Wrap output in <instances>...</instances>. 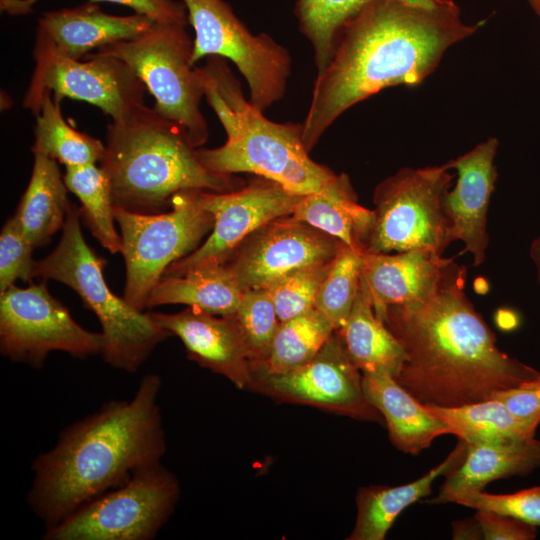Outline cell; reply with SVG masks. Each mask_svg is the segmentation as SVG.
Returning <instances> with one entry per match:
<instances>
[{"mask_svg": "<svg viewBox=\"0 0 540 540\" xmlns=\"http://www.w3.org/2000/svg\"><path fill=\"white\" fill-rule=\"evenodd\" d=\"M466 274L447 258L429 298L390 306L382 318L405 352L394 378L423 405L457 407L540 382V371L497 347L466 295Z\"/></svg>", "mask_w": 540, "mask_h": 540, "instance_id": "cell-1", "label": "cell"}, {"mask_svg": "<svg viewBox=\"0 0 540 540\" xmlns=\"http://www.w3.org/2000/svg\"><path fill=\"white\" fill-rule=\"evenodd\" d=\"M485 21L466 24L452 0L427 8L400 0H369L343 27L327 66L317 73L302 124L310 152L347 109L382 89L417 85L445 51Z\"/></svg>", "mask_w": 540, "mask_h": 540, "instance_id": "cell-2", "label": "cell"}, {"mask_svg": "<svg viewBox=\"0 0 540 540\" xmlns=\"http://www.w3.org/2000/svg\"><path fill=\"white\" fill-rule=\"evenodd\" d=\"M161 384L159 375L146 374L131 399L105 402L65 427L54 447L34 459L27 503L45 529L134 471L161 462L167 447Z\"/></svg>", "mask_w": 540, "mask_h": 540, "instance_id": "cell-3", "label": "cell"}, {"mask_svg": "<svg viewBox=\"0 0 540 540\" xmlns=\"http://www.w3.org/2000/svg\"><path fill=\"white\" fill-rule=\"evenodd\" d=\"M204 96L220 120L226 142L197 148L201 163L219 175L252 173L296 195L353 193L348 177L316 163L302 141L301 123L267 119L243 94L239 80L222 57L198 67Z\"/></svg>", "mask_w": 540, "mask_h": 540, "instance_id": "cell-4", "label": "cell"}, {"mask_svg": "<svg viewBox=\"0 0 540 540\" xmlns=\"http://www.w3.org/2000/svg\"><path fill=\"white\" fill-rule=\"evenodd\" d=\"M100 163L113 206L142 214L166 211L181 191L223 193L240 185L232 175L209 171L184 130L146 105L107 126Z\"/></svg>", "mask_w": 540, "mask_h": 540, "instance_id": "cell-5", "label": "cell"}, {"mask_svg": "<svg viewBox=\"0 0 540 540\" xmlns=\"http://www.w3.org/2000/svg\"><path fill=\"white\" fill-rule=\"evenodd\" d=\"M80 219L79 208L71 202L58 245L48 256L35 261L33 277L56 280L73 289L100 322L105 362L115 369L136 372L156 346L171 335L150 312L136 309L110 290L103 275L106 260L85 241Z\"/></svg>", "mask_w": 540, "mask_h": 540, "instance_id": "cell-6", "label": "cell"}, {"mask_svg": "<svg viewBox=\"0 0 540 540\" xmlns=\"http://www.w3.org/2000/svg\"><path fill=\"white\" fill-rule=\"evenodd\" d=\"M205 190L176 193L169 211L153 214L113 206L125 261L124 298L136 309H146L148 297L175 261L193 252L214 226Z\"/></svg>", "mask_w": 540, "mask_h": 540, "instance_id": "cell-7", "label": "cell"}, {"mask_svg": "<svg viewBox=\"0 0 540 540\" xmlns=\"http://www.w3.org/2000/svg\"><path fill=\"white\" fill-rule=\"evenodd\" d=\"M192 51L186 26L155 22L139 37L95 53L126 62L153 95V108L181 127L192 145L200 148L208 139V125L200 111L204 87L199 68L191 63Z\"/></svg>", "mask_w": 540, "mask_h": 540, "instance_id": "cell-8", "label": "cell"}, {"mask_svg": "<svg viewBox=\"0 0 540 540\" xmlns=\"http://www.w3.org/2000/svg\"><path fill=\"white\" fill-rule=\"evenodd\" d=\"M446 164L402 168L374 191L373 221L363 252L427 249L442 256L450 245L445 197L452 175Z\"/></svg>", "mask_w": 540, "mask_h": 540, "instance_id": "cell-9", "label": "cell"}, {"mask_svg": "<svg viewBox=\"0 0 540 540\" xmlns=\"http://www.w3.org/2000/svg\"><path fill=\"white\" fill-rule=\"evenodd\" d=\"M180 490L176 475L161 462L140 468L45 529L42 539L151 540L173 514Z\"/></svg>", "mask_w": 540, "mask_h": 540, "instance_id": "cell-10", "label": "cell"}, {"mask_svg": "<svg viewBox=\"0 0 540 540\" xmlns=\"http://www.w3.org/2000/svg\"><path fill=\"white\" fill-rule=\"evenodd\" d=\"M195 31L191 63L217 56L246 79L249 101L264 111L283 98L291 74L288 50L268 34H252L224 0H182Z\"/></svg>", "mask_w": 540, "mask_h": 540, "instance_id": "cell-11", "label": "cell"}, {"mask_svg": "<svg viewBox=\"0 0 540 540\" xmlns=\"http://www.w3.org/2000/svg\"><path fill=\"white\" fill-rule=\"evenodd\" d=\"M33 56L35 67L23 106L35 117L47 91L59 102L68 97L93 104L112 121H121L145 105V84L117 57L90 53L84 61L75 60L60 54L39 32Z\"/></svg>", "mask_w": 540, "mask_h": 540, "instance_id": "cell-12", "label": "cell"}, {"mask_svg": "<svg viewBox=\"0 0 540 540\" xmlns=\"http://www.w3.org/2000/svg\"><path fill=\"white\" fill-rule=\"evenodd\" d=\"M102 332L80 326L44 282L0 293V352L11 361L41 368L50 352L77 358L102 354Z\"/></svg>", "mask_w": 540, "mask_h": 540, "instance_id": "cell-13", "label": "cell"}, {"mask_svg": "<svg viewBox=\"0 0 540 540\" xmlns=\"http://www.w3.org/2000/svg\"><path fill=\"white\" fill-rule=\"evenodd\" d=\"M249 390L357 420H383L366 397L362 372L349 358L336 331L314 358L299 367L273 374L253 372Z\"/></svg>", "mask_w": 540, "mask_h": 540, "instance_id": "cell-14", "label": "cell"}, {"mask_svg": "<svg viewBox=\"0 0 540 540\" xmlns=\"http://www.w3.org/2000/svg\"><path fill=\"white\" fill-rule=\"evenodd\" d=\"M302 196L265 178L230 192L206 191V206L214 215L211 233L201 246L172 263L164 275H180L201 265L226 263L254 232L277 218L290 216Z\"/></svg>", "mask_w": 540, "mask_h": 540, "instance_id": "cell-15", "label": "cell"}, {"mask_svg": "<svg viewBox=\"0 0 540 540\" xmlns=\"http://www.w3.org/2000/svg\"><path fill=\"white\" fill-rule=\"evenodd\" d=\"M342 245L290 215L254 232L227 263L244 290L267 288L288 274L331 262Z\"/></svg>", "mask_w": 540, "mask_h": 540, "instance_id": "cell-16", "label": "cell"}, {"mask_svg": "<svg viewBox=\"0 0 540 540\" xmlns=\"http://www.w3.org/2000/svg\"><path fill=\"white\" fill-rule=\"evenodd\" d=\"M498 140L490 137L472 150L446 163L457 172L455 187L445 197L451 241L464 243L475 266L481 265L489 244L487 213L497 179L494 164Z\"/></svg>", "mask_w": 540, "mask_h": 540, "instance_id": "cell-17", "label": "cell"}, {"mask_svg": "<svg viewBox=\"0 0 540 540\" xmlns=\"http://www.w3.org/2000/svg\"><path fill=\"white\" fill-rule=\"evenodd\" d=\"M150 314L159 326L182 341L190 360L224 376L237 388L249 390L251 363L233 316L215 315L191 306L173 314Z\"/></svg>", "mask_w": 540, "mask_h": 540, "instance_id": "cell-18", "label": "cell"}, {"mask_svg": "<svg viewBox=\"0 0 540 540\" xmlns=\"http://www.w3.org/2000/svg\"><path fill=\"white\" fill-rule=\"evenodd\" d=\"M447 261L427 249L362 255L361 281L376 316L394 305L421 302L435 291Z\"/></svg>", "mask_w": 540, "mask_h": 540, "instance_id": "cell-19", "label": "cell"}, {"mask_svg": "<svg viewBox=\"0 0 540 540\" xmlns=\"http://www.w3.org/2000/svg\"><path fill=\"white\" fill-rule=\"evenodd\" d=\"M155 23L150 17L135 13L110 15L94 2L43 13L36 32L43 34L62 55L81 60L93 49L133 40Z\"/></svg>", "mask_w": 540, "mask_h": 540, "instance_id": "cell-20", "label": "cell"}, {"mask_svg": "<svg viewBox=\"0 0 540 540\" xmlns=\"http://www.w3.org/2000/svg\"><path fill=\"white\" fill-rule=\"evenodd\" d=\"M369 402L380 412L391 443L400 451L416 456L435 438L451 434L449 426L415 399L386 372L362 373Z\"/></svg>", "mask_w": 540, "mask_h": 540, "instance_id": "cell-21", "label": "cell"}, {"mask_svg": "<svg viewBox=\"0 0 540 540\" xmlns=\"http://www.w3.org/2000/svg\"><path fill=\"white\" fill-rule=\"evenodd\" d=\"M540 467V441L535 437L503 443L467 444L462 463L450 474L430 504L452 503L459 494L483 491L494 480L526 475Z\"/></svg>", "mask_w": 540, "mask_h": 540, "instance_id": "cell-22", "label": "cell"}, {"mask_svg": "<svg viewBox=\"0 0 540 540\" xmlns=\"http://www.w3.org/2000/svg\"><path fill=\"white\" fill-rule=\"evenodd\" d=\"M467 443L459 439L452 452L419 479L400 486L360 487L356 495L357 515L348 540H383L401 512L430 495L436 478L448 475L463 461Z\"/></svg>", "mask_w": 540, "mask_h": 540, "instance_id": "cell-23", "label": "cell"}, {"mask_svg": "<svg viewBox=\"0 0 540 540\" xmlns=\"http://www.w3.org/2000/svg\"><path fill=\"white\" fill-rule=\"evenodd\" d=\"M244 289L228 263L205 264L180 275H164L152 289L146 308L185 304L220 316H233Z\"/></svg>", "mask_w": 540, "mask_h": 540, "instance_id": "cell-24", "label": "cell"}, {"mask_svg": "<svg viewBox=\"0 0 540 540\" xmlns=\"http://www.w3.org/2000/svg\"><path fill=\"white\" fill-rule=\"evenodd\" d=\"M68 191L57 161L34 154L31 178L13 215L34 248L63 229L71 203Z\"/></svg>", "mask_w": 540, "mask_h": 540, "instance_id": "cell-25", "label": "cell"}, {"mask_svg": "<svg viewBox=\"0 0 540 540\" xmlns=\"http://www.w3.org/2000/svg\"><path fill=\"white\" fill-rule=\"evenodd\" d=\"M349 358L362 373L386 372L395 377L404 360L403 347L380 320L361 281L351 312L335 330Z\"/></svg>", "mask_w": 540, "mask_h": 540, "instance_id": "cell-26", "label": "cell"}, {"mask_svg": "<svg viewBox=\"0 0 540 540\" xmlns=\"http://www.w3.org/2000/svg\"><path fill=\"white\" fill-rule=\"evenodd\" d=\"M467 444L503 443L535 437L538 426L518 418L497 398L457 407L425 405Z\"/></svg>", "mask_w": 540, "mask_h": 540, "instance_id": "cell-27", "label": "cell"}, {"mask_svg": "<svg viewBox=\"0 0 540 540\" xmlns=\"http://www.w3.org/2000/svg\"><path fill=\"white\" fill-rule=\"evenodd\" d=\"M291 216L362 251L373 221V211L359 205L356 194L303 195Z\"/></svg>", "mask_w": 540, "mask_h": 540, "instance_id": "cell-28", "label": "cell"}, {"mask_svg": "<svg viewBox=\"0 0 540 540\" xmlns=\"http://www.w3.org/2000/svg\"><path fill=\"white\" fill-rule=\"evenodd\" d=\"M33 154L48 156L65 167L100 162L105 145L98 139L71 127L64 119L60 102L47 91L36 116Z\"/></svg>", "mask_w": 540, "mask_h": 540, "instance_id": "cell-29", "label": "cell"}, {"mask_svg": "<svg viewBox=\"0 0 540 540\" xmlns=\"http://www.w3.org/2000/svg\"><path fill=\"white\" fill-rule=\"evenodd\" d=\"M64 181L79 199L80 217L94 238L111 254L121 253L122 239L114 225L111 184L101 166L66 167Z\"/></svg>", "mask_w": 540, "mask_h": 540, "instance_id": "cell-30", "label": "cell"}, {"mask_svg": "<svg viewBox=\"0 0 540 540\" xmlns=\"http://www.w3.org/2000/svg\"><path fill=\"white\" fill-rule=\"evenodd\" d=\"M330 322L316 309L282 321L273 338L269 355L251 372L281 373L314 358L334 333Z\"/></svg>", "mask_w": 540, "mask_h": 540, "instance_id": "cell-31", "label": "cell"}, {"mask_svg": "<svg viewBox=\"0 0 540 540\" xmlns=\"http://www.w3.org/2000/svg\"><path fill=\"white\" fill-rule=\"evenodd\" d=\"M369 0H297L299 29L310 41L317 73L329 63L345 24Z\"/></svg>", "mask_w": 540, "mask_h": 540, "instance_id": "cell-32", "label": "cell"}, {"mask_svg": "<svg viewBox=\"0 0 540 540\" xmlns=\"http://www.w3.org/2000/svg\"><path fill=\"white\" fill-rule=\"evenodd\" d=\"M363 251L342 245L320 285L315 309L338 330L348 318L361 278Z\"/></svg>", "mask_w": 540, "mask_h": 540, "instance_id": "cell-33", "label": "cell"}, {"mask_svg": "<svg viewBox=\"0 0 540 540\" xmlns=\"http://www.w3.org/2000/svg\"><path fill=\"white\" fill-rule=\"evenodd\" d=\"M235 318L243 336L251 368L268 357L280 319L265 288L245 290Z\"/></svg>", "mask_w": 540, "mask_h": 540, "instance_id": "cell-34", "label": "cell"}, {"mask_svg": "<svg viewBox=\"0 0 540 540\" xmlns=\"http://www.w3.org/2000/svg\"><path fill=\"white\" fill-rule=\"evenodd\" d=\"M330 263L293 272L265 288L280 322L315 309L316 297Z\"/></svg>", "mask_w": 540, "mask_h": 540, "instance_id": "cell-35", "label": "cell"}, {"mask_svg": "<svg viewBox=\"0 0 540 540\" xmlns=\"http://www.w3.org/2000/svg\"><path fill=\"white\" fill-rule=\"evenodd\" d=\"M452 503L508 515L540 528V486L510 494H490L483 491L466 492L453 498Z\"/></svg>", "mask_w": 540, "mask_h": 540, "instance_id": "cell-36", "label": "cell"}, {"mask_svg": "<svg viewBox=\"0 0 540 540\" xmlns=\"http://www.w3.org/2000/svg\"><path fill=\"white\" fill-rule=\"evenodd\" d=\"M33 249L15 217H10L0 235V293L18 279L31 282L35 264Z\"/></svg>", "mask_w": 540, "mask_h": 540, "instance_id": "cell-37", "label": "cell"}, {"mask_svg": "<svg viewBox=\"0 0 540 540\" xmlns=\"http://www.w3.org/2000/svg\"><path fill=\"white\" fill-rule=\"evenodd\" d=\"M39 0H1V9L10 14H25L32 11ZM89 2H109L127 6L135 13L150 17L155 22L189 24L184 3L175 0H89Z\"/></svg>", "mask_w": 540, "mask_h": 540, "instance_id": "cell-38", "label": "cell"}, {"mask_svg": "<svg viewBox=\"0 0 540 540\" xmlns=\"http://www.w3.org/2000/svg\"><path fill=\"white\" fill-rule=\"evenodd\" d=\"M475 519L482 539L487 540H532L537 528L514 517L490 511H477Z\"/></svg>", "mask_w": 540, "mask_h": 540, "instance_id": "cell-39", "label": "cell"}, {"mask_svg": "<svg viewBox=\"0 0 540 540\" xmlns=\"http://www.w3.org/2000/svg\"><path fill=\"white\" fill-rule=\"evenodd\" d=\"M493 398L503 402L518 418L540 424V382L502 391Z\"/></svg>", "mask_w": 540, "mask_h": 540, "instance_id": "cell-40", "label": "cell"}, {"mask_svg": "<svg viewBox=\"0 0 540 540\" xmlns=\"http://www.w3.org/2000/svg\"><path fill=\"white\" fill-rule=\"evenodd\" d=\"M453 538L454 539H462V538H482L480 528L478 526V523L476 519L474 518V521L471 522H456L453 526Z\"/></svg>", "mask_w": 540, "mask_h": 540, "instance_id": "cell-41", "label": "cell"}, {"mask_svg": "<svg viewBox=\"0 0 540 540\" xmlns=\"http://www.w3.org/2000/svg\"><path fill=\"white\" fill-rule=\"evenodd\" d=\"M529 254L535 265L537 280L540 285V236L531 243Z\"/></svg>", "mask_w": 540, "mask_h": 540, "instance_id": "cell-42", "label": "cell"}, {"mask_svg": "<svg viewBox=\"0 0 540 540\" xmlns=\"http://www.w3.org/2000/svg\"><path fill=\"white\" fill-rule=\"evenodd\" d=\"M400 1H403L411 5L427 7V8L434 7L439 2V0H400Z\"/></svg>", "mask_w": 540, "mask_h": 540, "instance_id": "cell-43", "label": "cell"}, {"mask_svg": "<svg viewBox=\"0 0 540 540\" xmlns=\"http://www.w3.org/2000/svg\"><path fill=\"white\" fill-rule=\"evenodd\" d=\"M536 14L540 17V0H528Z\"/></svg>", "mask_w": 540, "mask_h": 540, "instance_id": "cell-44", "label": "cell"}]
</instances>
